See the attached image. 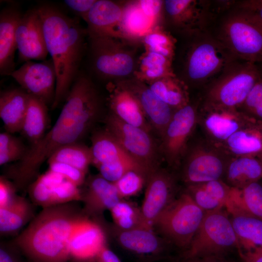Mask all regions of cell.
I'll return each instance as SVG.
<instances>
[{"instance_id": "cell-20", "label": "cell", "mask_w": 262, "mask_h": 262, "mask_svg": "<svg viewBox=\"0 0 262 262\" xmlns=\"http://www.w3.org/2000/svg\"><path fill=\"white\" fill-rule=\"evenodd\" d=\"M23 14L17 5L11 4L0 13V73L11 76L16 70L14 58L17 49L16 33Z\"/></svg>"}, {"instance_id": "cell-18", "label": "cell", "mask_w": 262, "mask_h": 262, "mask_svg": "<svg viewBox=\"0 0 262 262\" xmlns=\"http://www.w3.org/2000/svg\"><path fill=\"white\" fill-rule=\"evenodd\" d=\"M106 244L103 228L86 215L71 235L69 244L70 259L77 262H94L97 254Z\"/></svg>"}, {"instance_id": "cell-3", "label": "cell", "mask_w": 262, "mask_h": 262, "mask_svg": "<svg viewBox=\"0 0 262 262\" xmlns=\"http://www.w3.org/2000/svg\"><path fill=\"white\" fill-rule=\"evenodd\" d=\"M71 202L43 209L14 240V245L32 262H68L70 240L87 215Z\"/></svg>"}, {"instance_id": "cell-29", "label": "cell", "mask_w": 262, "mask_h": 262, "mask_svg": "<svg viewBox=\"0 0 262 262\" xmlns=\"http://www.w3.org/2000/svg\"><path fill=\"white\" fill-rule=\"evenodd\" d=\"M262 178V168L259 158L250 156L231 157L223 180L232 187L241 189Z\"/></svg>"}, {"instance_id": "cell-56", "label": "cell", "mask_w": 262, "mask_h": 262, "mask_svg": "<svg viewBox=\"0 0 262 262\" xmlns=\"http://www.w3.org/2000/svg\"><path fill=\"white\" fill-rule=\"evenodd\" d=\"M259 160H260L261 161V164H262V157L260 158H259Z\"/></svg>"}, {"instance_id": "cell-7", "label": "cell", "mask_w": 262, "mask_h": 262, "mask_svg": "<svg viewBox=\"0 0 262 262\" xmlns=\"http://www.w3.org/2000/svg\"><path fill=\"white\" fill-rule=\"evenodd\" d=\"M205 213L185 191L177 196L163 212L155 221L153 229L164 240L187 249Z\"/></svg>"}, {"instance_id": "cell-8", "label": "cell", "mask_w": 262, "mask_h": 262, "mask_svg": "<svg viewBox=\"0 0 262 262\" xmlns=\"http://www.w3.org/2000/svg\"><path fill=\"white\" fill-rule=\"evenodd\" d=\"M206 212L189 247L185 259L221 256L240 246L226 210Z\"/></svg>"}, {"instance_id": "cell-21", "label": "cell", "mask_w": 262, "mask_h": 262, "mask_svg": "<svg viewBox=\"0 0 262 262\" xmlns=\"http://www.w3.org/2000/svg\"><path fill=\"white\" fill-rule=\"evenodd\" d=\"M122 199L113 182L99 174L89 178L85 190L82 191V209L88 216H98L110 211Z\"/></svg>"}, {"instance_id": "cell-28", "label": "cell", "mask_w": 262, "mask_h": 262, "mask_svg": "<svg viewBox=\"0 0 262 262\" xmlns=\"http://www.w3.org/2000/svg\"><path fill=\"white\" fill-rule=\"evenodd\" d=\"M232 187L223 180L187 185L186 191L205 212L225 208Z\"/></svg>"}, {"instance_id": "cell-23", "label": "cell", "mask_w": 262, "mask_h": 262, "mask_svg": "<svg viewBox=\"0 0 262 262\" xmlns=\"http://www.w3.org/2000/svg\"><path fill=\"white\" fill-rule=\"evenodd\" d=\"M126 84L137 98L152 131L161 139L175 110L156 96L149 87L139 83Z\"/></svg>"}, {"instance_id": "cell-13", "label": "cell", "mask_w": 262, "mask_h": 262, "mask_svg": "<svg viewBox=\"0 0 262 262\" xmlns=\"http://www.w3.org/2000/svg\"><path fill=\"white\" fill-rule=\"evenodd\" d=\"M200 97L195 102L175 110L171 120L160 139L163 158L168 166L180 167L182 158L197 126Z\"/></svg>"}, {"instance_id": "cell-46", "label": "cell", "mask_w": 262, "mask_h": 262, "mask_svg": "<svg viewBox=\"0 0 262 262\" xmlns=\"http://www.w3.org/2000/svg\"><path fill=\"white\" fill-rule=\"evenodd\" d=\"M262 100V77L251 88L240 110L249 115Z\"/></svg>"}, {"instance_id": "cell-40", "label": "cell", "mask_w": 262, "mask_h": 262, "mask_svg": "<svg viewBox=\"0 0 262 262\" xmlns=\"http://www.w3.org/2000/svg\"><path fill=\"white\" fill-rule=\"evenodd\" d=\"M146 51L161 54L173 60L175 56V41L169 33L155 28L143 37Z\"/></svg>"}, {"instance_id": "cell-45", "label": "cell", "mask_w": 262, "mask_h": 262, "mask_svg": "<svg viewBox=\"0 0 262 262\" xmlns=\"http://www.w3.org/2000/svg\"><path fill=\"white\" fill-rule=\"evenodd\" d=\"M49 170L62 175L66 180L78 187L85 181L87 173L74 166L62 163L53 162L48 164Z\"/></svg>"}, {"instance_id": "cell-14", "label": "cell", "mask_w": 262, "mask_h": 262, "mask_svg": "<svg viewBox=\"0 0 262 262\" xmlns=\"http://www.w3.org/2000/svg\"><path fill=\"white\" fill-rule=\"evenodd\" d=\"M253 117L240 109L210 107L200 104L197 125L204 138L215 146L225 142Z\"/></svg>"}, {"instance_id": "cell-31", "label": "cell", "mask_w": 262, "mask_h": 262, "mask_svg": "<svg viewBox=\"0 0 262 262\" xmlns=\"http://www.w3.org/2000/svg\"><path fill=\"white\" fill-rule=\"evenodd\" d=\"M156 22L143 12L138 0L130 2L123 7L118 28L120 36L130 39L143 38L155 28Z\"/></svg>"}, {"instance_id": "cell-48", "label": "cell", "mask_w": 262, "mask_h": 262, "mask_svg": "<svg viewBox=\"0 0 262 262\" xmlns=\"http://www.w3.org/2000/svg\"><path fill=\"white\" fill-rule=\"evenodd\" d=\"M16 187L5 177L0 178V208L9 205L16 196Z\"/></svg>"}, {"instance_id": "cell-27", "label": "cell", "mask_w": 262, "mask_h": 262, "mask_svg": "<svg viewBox=\"0 0 262 262\" xmlns=\"http://www.w3.org/2000/svg\"><path fill=\"white\" fill-rule=\"evenodd\" d=\"M30 97L21 87L0 91V117L6 131L12 134L20 132Z\"/></svg>"}, {"instance_id": "cell-34", "label": "cell", "mask_w": 262, "mask_h": 262, "mask_svg": "<svg viewBox=\"0 0 262 262\" xmlns=\"http://www.w3.org/2000/svg\"><path fill=\"white\" fill-rule=\"evenodd\" d=\"M148 83L152 92L175 110L190 101L189 88L176 76L161 78Z\"/></svg>"}, {"instance_id": "cell-36", "label": "cell", "mask_w": 262, "mask_h": 262, "mask_svg": "<svg viewBox=\"0 0 262 262\" xmlns=\"http://www.w3.org/2000/svg\"><path fill=\"white\" fill-rule=\"evenodd\" d=\"M227 202L262 220V186L258 182L250 183L241 189L232 187Z\"/></svg>"}, {"instance_id": "cell-54", "label": "cell", "mask_w": 262, "mask_h": 262, "mask_svg": "<svg viewBox=\"0 0 262 262\" xmlns=\"http://www.w3.org/2000/svg\"><path fill=\"white\" fill-rule=\"evenodd\" d=\"M184 262H228L221 256H206L191 259H185Z\"/></svg>"}, {"instance_id": "cell-30", "label": "cell", "mask_w": 262, "mask_h": 262, "mask_svg": "<svg viewBox=\"0 0 262 262\" xmlns=\"http://www.w3.org/2000/svg\"><path fill=\"white\" fill-rule=\"evenodd\" d=\"M90 148L92 164L96 168L102 164L121 160H134L106 129L93 133Z\"/></svg>"}, {"instance_id": "cell-33", "label": "cell", "mask_w": 262, "mask_h": 262, "mask_svg": "<svg viewBox=\"0 0 262 262\" xmlns=\"http://www.w3.org/2000/svg\"><path fill=\"white\" fill-rule=\"evenodd\" d=\"M32 205L16 195L7 206L0 208V232L2 235L16 232L34 217Z\"/></svg>"}, {"instance_id": "cell-1", "label": "cell", "mask_w": 262, "mask_h": 262, "mask_svg": "<svg viewBox=\"0 0 262 262\" xmlns=\"http://www.w3.org/2000/svg\"><path fill=\"white\" fill-rule=\"evenodd\" d=\"M102 109L99 94L90 78L80 71L51 129L9 172L16 188L25 187L58 147L79 142L99 119Z\"/></svg>"}, {"instance_id": "cell-9", "label": "cell", "mask_w": 262, "mask_h": 262, "mask_svg": "<svg viewBox=\"0 0 262 262\" xmlns=\"http://www.w3.org/2000/svg\"><path fill=\"white\" fill-rule=\"evenodd\" d=\"M231 157L206 138L190 141L180 167L186 184L223 180Z\"/></svg>"}, {"instance_id": "cell-32", "label": "cell", "mask_w": 262, "mask_h": 262, "mask_svg": "<svg viewBox=\"0 0 262 262\" xmlns=\"http://www.w3.org/2000/svg\"><path fill=\"white\" fill-rule=\"evenodd\" d=\"M30 95L20 132L33 146L45 135L48 123V106L41 99Z\"/></svg>"}, {"instance_id": "cell-17", "label": "cell", "mask_w": 262, "mask_h": 262, "mask_svg": "<svg viewBox=\"0 0 262 262\" xmlns=\"http://www.w3.org/2000/svg\"><path fill=\"white\" fill-rule=\"evenodd\" d=\"M16 37L18 63L46 60L49 53L42 19L37 8L30 9L23 14L16 28Z\"/></svg>"}, {"instance_id": "cell-38", "label": "cell", "mask_w": 262, "mask_h": 262, "mask_svg": "<svg viewBox=\"0 0 262 262\" xmlns=\"http://www.w3.org/2000/svg\"><path fill=\"white\" fill-rule=\"evenodd\" d=\"M110 212L115 228L118 229L126 230L140 227L145 228L141 208L133 203L121 199Z\"/></svg>"}, {"instance_id": "cell-37", "label": "cell", "mask_w": 262, "mask_h": 262, "mask_svg": "<svg viewBox=\"0 0 262 262\" xmlns=\"http://www.w3.org/2000/svg\"><path fill=\"white\" fill-rule=\"evenodd\" d=\"M47 161L48 164L58 162L67 164L87 173L92 163L91 149L79 142L67 144L55 150Z\"/></svg>"}, {"instance_id": "cell-50", "label": "cell", "mask_w": 262, "mask_h": 262, "mask_svg": "<svg viewBox=\"0 0 262 262\" xmlns=\"http://www.w3.org/2000/svg\"><path fill=\"white\" fill-rule=\"evenodd\" d=\"M236 5L250 12L262 26V3L259 0H237Z\"/></svg>"}, {"instance_id": "cell-49", "label": "cell", "mask_w": 262, "mask_h": 262, "mask_svg": "<svg viewBox=\"0 0 262 262\" xmlns=\"http://www.w3.org/2000/svg\"><path fill=\"white\" fill-rule=\"evenodd\" d=\"M139 6L143 12L148 17L157 21L164 8V1L160 0H138Z\"/></svg>"}, {"instance_id": "cell-41", "label": "cell", "mask_w": 262, "mask_h": 262, "mask_svg": "<svg viewBox=\"0 0 262 262\" xmlns=\"http://www.w3.org/2000/svg\"><path fill=\"white\" fill-rule=\"evenodd\" d=\"M28 150L21 141L7 131L0 134V164L22 160Z\"/></svg>"}, {"instance_id": "cell-51", "label": "cell", "mask_w": 262, "mask_h": 262, "mask_svg": "<svg viewBox=\"0 0 262 262\" xmlns=\"http://www.w3.org/2000/svg\"><path fill=\"white\" fill-rule=\"evenodd\" d=\"M0 262H24L17 250L7 245H0Z\"/></svg>"}, {"instance_id": "cell-19", "label": "cell", "mask_w": 262, "mask_h": 262, "mask_svg": "<svg viewBox=\"0 0 262 262\" xmlns=\"http://www.w3.org/2000/svg\"><path fill=\"white\" fill-rule=\"evenodd\" d=\"M107 88L111 113L130 125L149 132L152 131L137 98L126 83L110 82Z\"/></svg>"}, {"instance_id": "cell-52", "label": "cell", "mask_w": 262, "mask_h": 262, "mask_svg": "<svg viewBox=\"0 0 262 262\" xmlns=\"http://www.w3.org/2000/svg\"><path fill=\"white\" fill-rule=\"evenodd\" d=\"M94 262H122L118 256L112 250L107 244L97 254Z\"/></svg>"}, {"instance_id": "cell-22", "label": "cell", "mask_w": 262, "mask_h": 262, "mask_svg": "<svg viewBox=\"0 0 262 262\" xmlns=\"http://www.w3.org/2000/svg\"><path fill=\"white\" fill-rule=\"evenodd\" d=\"M230 157H262V121L253 117L225 142L216 146Z\"/></svg>"}, {"instance_id": "cell-11", "label": "cell", "mask_w": 262, "mask_h": 262, "mask_svg": "<svg viewBox=\"0 0 262 262\" xmlns=\"http://www.w3.org/2000/svg\"><path fill=\"white\" fill-rule=\"evenodd\" d=\"M88 43L91 67L98 77L108 80L134 73V57L118 37L88 34Z\"/></svg>"}, {"instance_id": "cell-55", "label": "cell", "mask_w": 262, "mask_h": 262, "mask_svg": "<svg viewBox=\"0 0 262 262\" xmlns=\"http://www.w3.org/2000/svg\"><path fill=\"white\" fill-rule=\"evenodd\" d=\"M249 115L262 121V100L255 107Z\"/></svg>"}, {"instance_id": "cell-4", "label": "cell", "mask_w": 262, "mask_h": 262, "mask_svg": "<svg viewBox=\"0 0 262 262\" xmlns=\"http://www.w3.org/2000/svg\"><path fill=\"white\" fill-rule=\"evenodd\" d=\"M183 37L177 77L189 89H203L235 60L210 30Z\"/></svg>"}, {"instance_id": "cell-16", "label": "cell", "mask_w": 262, "mask_h": 262, "mask_svg": "<svg viewBox=\"0 0 262 262\" xmlns=\"http://www.w3.org/2000/svg\"><path fill=\"white\" fill-rule=\"evenodd\" d=\"M11 76L29 94L51 106L55 98L56 73L51 58L40 63L26 62Z\"/></svg>"}, {"instance_id": "cell-25", "label": "cell", "mask_w": 262, "mask_h": 262, "mask_svg": "<svg viewBox=\"0 0 262 262\" xmlns=\"http://www.w3.org/2000/svg\"><path fill=\"white\" fill-rule=\"evenodd\" d=\"M228 212L241 250L253 251L262 248V220L245 213L227 202Z\"/></svg>"}, {"instance_id": "cell-24", "label": "cell", "mask_w": 262, "mask_h": 262, "mask_svg": "<svg viewBox=\"0 0 262 262\" xmlns=\"http://www.w3.org/2000/svg\"><path fill=\"white\" fill-rule=\"evenodd\" d=\"M123 7L109 0L96 1L83 19L87 24L89 35L120 37L118 28Z\"/></svg>"}, {"instance_id": "cell-42", "label": "cell", "mask_w": 262, "mask_h": 262, "mask_svg": "<svg viewBox=\"0 0 262 262\" xmlns=\"http://www.w3.org/2000/svg\"><path fill=\"white\" fill-rule=\"evenodd\" d=\"M97 168L102 177L112 182H115L126 173L132 170H143L151 173L133 159L102 164Z\"/></svg>"}, {"instance_id": "cell-12", "label": "cell", "mask_w": 262, "mask_h": 262, "mask_svg": "<svg viewBox=\"0 0 262 262\" xmlns=\"http://www.w3.org/2000/svg\"><path fill=\"white\" fill-rule=\"evenodd\" d=\"M105 122V129L143 168L152 173L160 167V147L150 132L126 123L112 113L106 117Z\"/></svg>"}, {"instance_id": "cell-47", "label": "cell", "mask_w": 262, "mask_h": 262, "mask_svg": "<svg viewBox=\"0 0 262 262\" xmlns=\"http://www.w3.org/2000/svg\"><path fill=\"white\" fill-rule=\"evenodd\" d=\"M96 0H66L65 6L76 16L84 19Z\"/></svg>"}, {"instance_id": "cell-44", "label": "cell", "mask_w": 262, "mask_h": 262, "mask_svg": "<svg viewBox=\"0 0 262 262\" xmlns=\"http://www.w3.org/2000/svg\"><path fill=\"white\" fill-rule=\"evenodd\" d=\"M79 187L66 180L54 187L52 190L54 206L81 201L82 191Z\"/></svg>"}, {"instance_id": "cell-5", "label": "cell", "mask_w": 262, "mask_h": 262, "mask_svg": "<svg viewBox=\"0 0 262 262\" xmlns=\"http://www.w3.org/2000/svg\"><path fill=\"white\" fill-rule=\"evenodd\" d=\"M236 3L217 17L210 31L235 60L262 62V26Z\"/></svg>"}, {"instance_id": "cell-6", "label": "cell", "mask_w": 262, "mask_h": 262, "mask_svg": "<svg viewBox=\"0 0 262 262\" xmlns=\"http://www.w3.org/2000/svg\"><path fill=\"white\" fill-rule=\"evenodd\" d=\"M257 63L235 60L209 83L200 95L202 105L240 109L254 85L262 77Z\"/></svg>"}, {"instance_id": "cell-15", "label": "cell", "mask_w": 262, "mask_h": 262, "mask_svg": "<svg viewBox=\"0 0 262 262\" xmlns=\"http://www.w3.org/2000/svg\"><path fill=\"white\" fill-rule=\"evenodd\" d=\"M176 178L160 167L148 177L142 204L140 207L144 227L153 229L158 217L176 197Z\"/></svg>"}, {"instance_id": "cell-43", "label": "cell", "mask_w": 262, "mask_h": 262, "mask_svg": "<svg viewBox=\"0 0 262 262\" xmlns=\"http://www.w3.org/2000/svg\"><path fill=\"white\" fill-rule=\"evenodd\" d=\"M54 187L43 181L39 177L29 187V194L32 202L43 208L54 206L52 194Z\"/></svg>"}, {"instance_id": "cell-10", "label": "cell", "mask_w": 262, "mask_h": 262, "mask_svg": "<svg viewBox=\"0 0 262 262\" xmlns=\"http://www.w3.org/2000/svg\"><path fill=\"white\" fill-rule=\"evenodd\" d=\"M164 9L170 26L183 36L210 30L222 14L217 0H166Z\"/></svg>"}, {"instance_id": "cell-53", "label": "cell", "mask_w": 262, "mask_h": 262, "mask_svg": "<svg viewBox=\"0 0 262 262\" xmlns=\"http://www.w3.org/2000/svg\"><path fill=\"white\" fill-rule=\"evenodd\" d=\"M244 262H262V248L250 251L238 250Z\"/></svg>"}, {"instance_id": "cell-2", "label": "cell", "mask_w": 262, "mask_h": 262, "mask_svg": "<svg viewBox=\"0 0 262 262\" xmlns=\"http://www.w3.org/2000/svg\"><path fill=\"white\" fill-rule=\"evenodd\" d=\"M36 8L42 19L48 52L56 73L55 98L51 106L54 109L66 100L81 71L88 33L78 18L67 15L55 6L44 3Z\"/></svg>"}, {"instance_id": "cell-39", "label": "cell", "mask_w": 262, "mask_h": 262, "mask_svg": "<svg viewBox=\"0 0 262 262\" xmlns=\"http://www.w3.org/2000/svg\"><path fill=\"white\" fill-rule=\"evenodd\" d=\"M150 174L143 170H132L113 183L120 197L125 199L137 195L145 188Z\"/></svg>"}, {"instance_id": "cell-35", "label": "cell", "mask_w": 262, "mask_h": 262, "mask_svg": "<svg viewBox=\"0 0 262 262\" xmlns=\"http://www.w3.org/2000/svg\"><path fill=\"white\" fill-rule=\"evenodd\" d=\"M139 61V69L134 74L141 82L149 83L161 78L176 76L172 67V60L161 54L146 51Z\"/></svg>"}, {"instance_id": "cell-26", "label": "cell", "mask_w": 262, "mask_h": 262, "mask_svg": "<svg viewBox=\"0 0 262 262\" xmlns=\"http://www.w3.org/2000/svg\"><path fill=\"white\" fill-rule=\"evenodd\" d=\"M115 238L124 249L141 256L158 255L164 247V241L153 229L140 227L121 230L114 228Z\"/></svg>"}]
</instances>
